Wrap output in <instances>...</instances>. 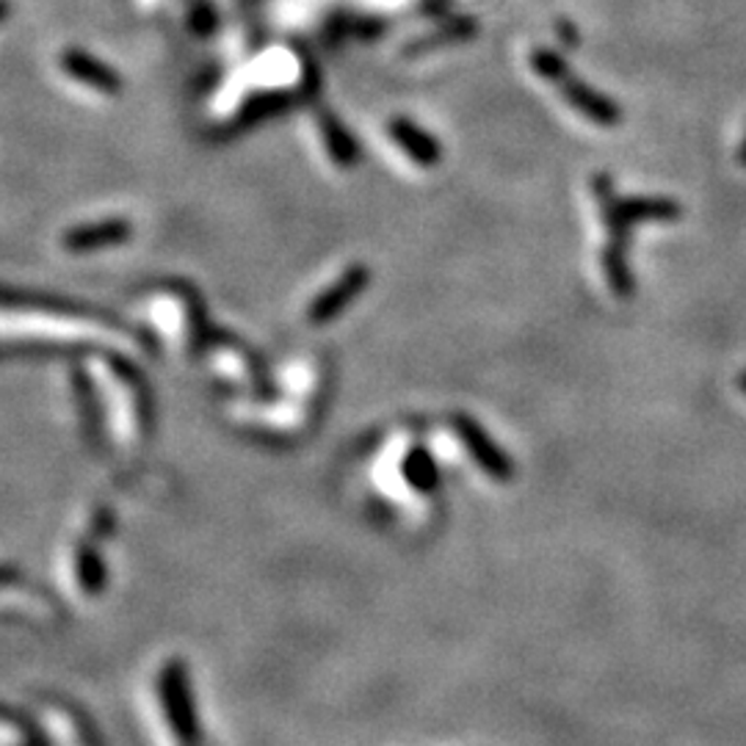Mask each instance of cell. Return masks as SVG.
<instances>
[{
	"label": "cell",
	"mask_w": 746,
	"mask_h": 746,
	"mask_svg": "<svg viewBox=\"0 0 746 746\" xmlns=\"http://www.w3.org/2000/svg\"><path fill=\"white\" fill-rule=\"evenodd\" d=\"M531 67H534L547 83L556 86V89L561 91L565 103L572 105L578 114L587 116L589 122H594V125L600 127L620 125L622 120L620 105L611 98H605L603 91L589 86L587 80L578 78L565 56H558L556 51H547V47H536V51H531Z\"/></svg>",
	"instance_id": "cell-1"
},
{
	"label": "cell",
	"mask_w": 746,
	"mask_h": 746,
	"mask_svg": "<svg viewBox=\"0 0 746 746\" xmlns=\"http://www.w3.org/2000/svg\"><path fill=\"white\" fill-rule=\"evenodd\" d=\"M592 191L611 238H627L633 224L642 222H678L683 216L680 205L667 197H616L614 180L609 175L592 177Z\"/></svg>",
	"instance_id": "cell-2"
},
{
	"label": "cell",
	"mask_w": 746,
	"mask_h": 746,
	"mask_svg": "<svg viewBox=\"0 0 746 746\" xmlns=\"http://www.w3.org/2000/svg\"><path fill=\"white\" fill-rule=\"evenodd\" d=\"M450 423H454V432H456V437L461 439V445L468 448V454L474 456L476 465H479V468L485 470L492 481H498V485H509V481H514L512 459H509V456L503 454L501 445H498L496 439L485 432V426H479V423L468 415H454V421Z\"/></svg>",
	"instance_id": "cell-3"
},
{
	"label": "cell",
	"mask_w": 746,
	"mask_h": 746,
	"mask_svg": "<svg viewBox=\"0 0 746 746\" xmlns=\"http://www.w3.org/2000/svg\"><path fill=\"white\" fill-rule=\"evenodd\" d=\"M390 131H393L396 142L410 153V158L417 160L421 166H437L443 160V147L437 144V138L412 125L410 120H396Z\"/></svg>",
	"instance_id": "cell-4"
},
{
	"label": "cell",
	"mask_w": 746,
	"mask_h": 746,
	"mask_svg": "<svg viewBox=\"0 0 746 746\" xmlns=\"http://www.w3.org/2000/svg\"><path fill=\"white\" fill-rule=\"evenodd\" d=\"M603 271L605 279H609V288L616 293L620 299H631L633 297V274L631 266H627V238H611L603 249Z\"/></svg>",
	"instance_id": "cell-5"
},
{
	"label": "cell",
	"mask_w": 746,
	"mask_h": 746,
	"mask_svg": "<svg viewBox=\"0 0 746 746\" xmlns=\"http://www.w3.org/2000/svg\"><path fill=\"white\" fill-rule=\"evenodd\" d=\"M404 476L407 481L421 492H432L439 481L437 465H434V459L428 456V450L423 448L410 450V456H407L404 461Z\"/></svg>",
	"instance_id": "cell-6"
},
{
	"label": "cell",
	"mask_w": 746,
	"mask_h": 746,
	"mask_svg": "<svg viewBox=\"0 0 746 746\" xmlns=\"http://www.w3.org/2000/svg\"><path fill=\"white\" fill-rule=\"evenodd\" d=\"M741 160L746 164V138H744V147H741Z\"/></svg>",
	"instance_id": "cell-7"
},
{
	"label": "cell",
	"mask_w": 746,
	"mask_h": 746,
	"mask_svg": "<svg viewBox=\"0 0 746 746\" xmlns=\"http://www.w3.org/2000/svg\"><path fill=\"white\" fill-rule=\"evenodd\" d=\"M738 385H741V390H744V393H746V374H744V377H741Z\"/></svg>",
	"instance_id": "cell-8"
}]
</instances>
